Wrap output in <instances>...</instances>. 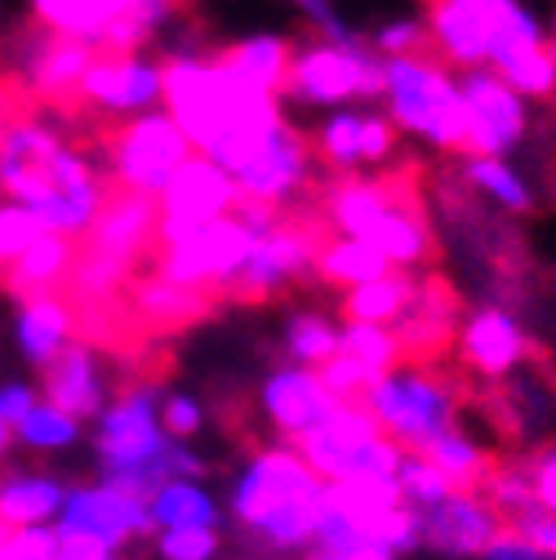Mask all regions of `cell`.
<instances>
[{
  "instance_id": "cell-14",
  "label": "cell",
  "mask_w": 556,
  "mask_h": 560,
  "mask_svg": "<svg viewBox=\"0 0 556 560\" xmlns=\"http://www.w3.org/2000/svg\"><path fill=\"white\" fill-rule=\"evenodd\" d=\"M219 307H223L219 299L174 285V280H165L157 267H143V271L129 280V290H125L129 329L138 334V342H148V347H152L157 334L192 329V325H200L205 316H215Z\"/></svg>"
},
{
  "instance_id": "cell-4",
  "label": "cell",
  "mask_w": 556,
  "mask_h": 560,
  "mask_svg": "<svg viewBox=\"0 0 556 560\" xmlns=\"http://www.w3.org/2000/svg\"><path fill=\"white\" fill-rule=\"evenodd\" d=\"M383 98L396 129L432 138L441 152L472 156V125L463 94L450 77L441 54L424 58H383Z\"/></svg>"
},
{
  "instance_id": "cell-12",
  "label": "cell",
  "mask_w": 556,
  "mask_h": 560,
  "mask_svg": "<svg viewBox=\"0 0 556 560\" xmlns=\"http://www.w3.org/2000/svg\"><path fill=\"white\" fill-rule=\"evenodd\" d=\"M90 249L112 254L120 262H129L134 271H143L157 262L161 249V196L148 191H129V187H107L99 214L90 223V232L81 236Z\"/></svg>"
},
{
  "instance_id": "cell-16",
  "label": "cell",
  "mask_w": 556,
  "mask_h": 560,
  "mask_svg": "<svg viewBox=\"0 0 556 560\" xmlns=\"http://www.w3.org/2000/svg\"><path fill=\"white\" fill-rule=\"evenodd\" d=\"M40 396L45 405L62 409L67 418H77V423H85V418H94L112 405V374L103 365V352L81 338H72L62 347V352L40 370Z\"/></svg>"
},
{
  "instance_id": "cell-18",
  "label": "cell",
  "mask_w": 556,
  "mask_h": 560,
  "mask_svg": "<svg viewBox=\"0 0 556 560\" xmlns=\"http://www.w3.org/2000/svg\"><path fill=\"white\" fill-rule=\"evenodd\" d=\"M258 405L267 413L271 432H281V445H299L338 409V400L312 370H271L258 387Z\"/></svg>"
},
{
  "instance_id": "cell-13",
  "label": "cell",
  "mask_w": 556,
  "mask_h": 560,
  "mask_svg": "<svg viewBox=\"0 0 556 560\" xmlns=\"http://www.w3.org/2000/svg\"><path fill=\"white\" fill-rule=\"evenodd\" d=\"M236 196L241 191H236L228 170H219L205 156H192L174 174V183L161 191V245H174V241H183L200 228L228 219Z\"/></svg>"
},
{
  "instance_id": "cell-38",
  "label": "cell",
  "mask_w": 556,
  "mask_h": 560,
  "mask_svg": "<svg viewBox=\"0 0 556 560\" xmlns=\"http://www.w3.org/2000/svg\"><path fill=\"white\" fill-rule=\"evenodd\" d=\"M294 5L308 14V23H312V27L321 32V40H329L334 49H361V45H366L357 27H347V23L338 19L334 0H294Z\"/></svg>"
},
{
  "instance_id": "cell-31",
  "label": "cell",
  "mask_w": 556,
  "mask_h": 560,
  "mask_svg": "<svg viewBox=\"0 0 556 560\" xmlns=\"http://www.w3.org/2000/svg\"><path fill=\"white\" fill-rule=\"evenodd\" d=\"M338 357L357 361L366 374L383 378L401 365V342L392 329H379V325H343L338 334Z\"/></svg>"
},
{
  "instance_id": "cell-2",
  "label": "cell",
  "mask_w": 556,
  "mask_h": 560,
  "mask_svg": "<svg viewBox=\"0 0 556 560\" xmlns=\"http://www.w3.org/2000/svg\"><path fill=\"white\" fill-rule=\"evenodd\" d=\"M325 480L303 463L294 445L258 450L232 485V516L254 547L271 556H303L316 538V512Z\"/></svg>"
},
{
  "instance_id": "cell-19",
  "label": "cell",
  "mask_w": 556,
  "mask_h": 560,
  "mask_svg": "<svg viewBox=\"0 0 556 560\" xmlns=\"http://www.w3.org/2000/svg\"><path fill=\"white\" fill-rule=\"evenodd\" d=\"M419 529H424V542L432 551L467 560V556H480L495 538H503L508 521L480 494H450L432 512H419Z\"/></svg>"
},
{
  "instance_id": "cell-5",
  "label": "cell",
  "mask_w": 556,
  "mask_h": 560,
  "mask_svg": "<svg viewBox=\"0 0 556 560\" xmlns=\"http://www.w3.org/2000/svg\"><path fill=\"white\" fill-rule=\"evenodd\" d=\"M90 148L116 187L148 196H161L174 183V174L192 161V143L170 120V112H143L134 120L94 125Z\"/></svg>"
},
{
  "instance_id": "cell-32",
  "label": "cell",
  "mask_w": 556,
  "mask_h": 560,
  "mask_svg": "<svg viewBox=\"0 0 556 560\" xmlns=\"http://www.w3.org/2000/svg\"><path fill=\"white\" fill-rule=\"evenodd\" d=\"M316 161L325 174H357L361 165V112H334L316 133Z\"/></svg>"
},
{
  "instance_id": "cell-11",
  "label": "cell",
  "mask_w": 556,
  "mask_h": 560,
  "mask_svg": "<svg viewBox=\"0 0 556 560\" xmlns=\"http://www.w3.org/2000/svg\"><path fill=\"white\" fill-rule=\"evenodd\" d=\"M54 534L90 538L107 551H120L125 542L148 538L157 529H152L148 503H138V499L120 494V489L94 480V485H67V499H62V512L54 521Z\"/></svg>"
},
{
  "instance_id": "cell-7",
  "label": "cell",
  "mask_w": 556,
  "mask_h": 560,
  "mask_svg": "<svg viewBox=\"0 0 556 560\" xmlns=\"http://www.w3.org/2000/svg\"><path fill=\"white\" fill-rule=\"evenodd\" d=\"M303 463L325 480V485H347V480H396L401 467V445L383 436V428L370 418L366 405H338L316 432H308L299 445Z\"/></svg>"
},
{
  "instance_id": "cell-41",
  "label": "cell",
  "mask_w": 556,
  "mask_h": 560,
  "mask_svg": "<svg viewBox=\"0 0 556 560\" xmlns=\"http://www.w3.org/2000/svg\"><path fill=\"white\" fill-rule=\"evenodd\" d=\"M36 405H40V392L32 383H0V418H5L10 428H19Z\"/></svg>"
},
{
  "instance_id": "cell-29",
  "label": "cell",
  "mask_w": 556,
  "mask_h": 560,
  "mask_svg": "<svg viewBox=\"0 0 556 560\" xmlns=\"http://www.w3.org/2000/svg\"><path fill=\"white\" fill-rule=\"evenodd\" d=\"M338 325L325 312H294L286 320V352L294 361V370H325L338 357Z\"/></svg>"
},
{
  "instance_id": "cell-37",
  "label": "cell",
  "mask_w": 556,
  "mask_h": 560,
  "mask_svg": "<svg viewBox=\"0 0 556 560\" xmlns=\"http://www.w3.org/2000/svg\"><path fill=\"white\" fill-rule=\"evenodd\" d=\"M200 428H205V409H200V400L196 396H187V392H170L165 400H161V432L170 436V441H192V436H200Z\"/></svg>"
},
{
  "instance_id": "cell-48",
  "label": "cell",
  "mask_w": 556,
  "mask_h": 560,
  "mask_svg": "<svg viewBox=\"0 0 556 560\" xmlns=\"http://www.w3.org/2000/svg\"><path fill=\"white\" fill-rule=\"evenodd\" d=\"M0 538H5V529H0Z\"/></svg>"
},
{
  "instance_id": "cell-44",
  "label": "cell",
  "mask_w": 556,
  "mask_h": 560,
  "mask_svg": "<svg viewBox=\"0 0 556 560\" xmlns=\"http://www.w3.org/2000/svg\"><path fill=\"white\" fill-rule=\"evenodd\" d=\"M10 445H14V428L5 423V418H0V458L10 454Z\"/></svg>"
},
{
  "instance_id": "cell-45",
  "label": "cell",
  "mask_w": 556,
  "mask_h": 560,
  "mask_svg": "<svg viewBox=\"0 0 556 560\" xmlns=\"http://www.w3.org/2000/svg\"><path fill=\"white\" fill-rule=\"evenodd\" d=\"M0 14H5V0H0Z\"/></svg>"
},
{
  "instance_id": "cell-40",
  "label": "cell",
  "mask_w": 556,
  "mask_h": 560,
  "mask_svg": "<svg viewBox=\"0 0 556 560\" xmlns=\"http://www.w3.org/2000/svg\"><path fill=\"white\" fill-rule=\"evenodd\" d=\"M525 463H530V480H534V503H538V512L556 516V441L530 450Z\"/></svg>"
},
{
  "instance_id": "cell-30",
  "label": "cell",
  "mask_w": 556,
  "mask_h": 560,
  "mask_svg": "<svg viewBox=\"0 0 556 560\" xmlns=\"http://www.w3.org/2000/svg\"><path fill=\"white\" fill-rule=\"evenodd\" d=\"M459 178L472 187V191H485V196H495L503 209H512V214H534V196L530 187L521 183V174L495 156H467Z\"/></svg>"
},
{
  "instance_id": "cell-25",
  "label": "cell",
  "mask_w": 556,
  "mask_h": 560,
  "mask_svg": "<svg viewBox=\"0 0 556 560\" xmlns=\"http://www.w3.org/2000/svg\"><path fill=\"white\" fill-rule=\"evenodd\" d=\"M152 529H223V508L200 480H165L148 499Z\"/></svg>"
},
{
  "instance_id": "cell-10",
  "label": "cell",
  "mask_w": 556,
  "mask_h": 560,
  "mask_svg": "<svg viewBox=\"0 0 556 560\" xmlns=\"http://www.w3.org/2000/svg\"><path fill=\"white\" fill-rule=\"evenodd\" d=\"M161 98V62L143 54H99L77 94V112L67 125L85 120H134ZM90 129V125H85Z\"/></svg>"
},
{
  "instance_id": "cell-43",
  "label": "cell",
  "mask_w": 556,
  "mask_h": 560,
  "mask_svg": "<svg viewBox=\"0 0 556 560\" xmlns=\"http://www.w3.org/2000/svg\"><path fill=\"white\" fill-rule=\"evenodd\" d=\"M54 560H120V556L99 547V542H90V538H62L58 534V556Z\"/></svg>"
},
{
  "instance_id": "cell-20",
  "label": "cell",
  "mask_w": 556,
  "mask_h": 560,
  "mask_svg": "<svg viewBox=\"0 0 556 560\" xmlns=\"http://www.w3.org/2000/svg\"><path fill=\"white\" fill-rule=\"evenodd\" d=\"M490 67L495 77L517 90V94H530V98H552L556 94V58H552V45L543 40L538 23L521 10L490 45Z\"/></svg>"
},
{
  "instance_id": "cell-23",
  "label": "cell",
  "mask_w": 556,
  "mask_h": 560,
  "mask_svg": "<svg viewBox=\"0 0 556 560\" xmlns=\"http://www.w3.org/2000/svg\"><path fill=\"white\" fill-rule=\"evenodd\" d=\"M414 285H419V276L405 271V267H392L383 280H370V285H357L338 299V316L347 325H396L409 303H414Z\"/></svg>"
},
{
  "instance_id": "cell-15",
  "label": "cell",
  "mask_w": 556,
  "mask_h": 560,
  "mask_svg": "<svg viewBox=\"0 0 556 560\" xmlns=\"http://www.w3.org/2000/svg\"><path fill=\"white\" fill-rule=\"evenodd\" d=\"M534 352L521 334L517 316L499 303L476 307L467 325H459V370L476 383H503L521 370V361Z\"/></svg>"
},
{
  "instance_id": "cell-26",
  "label": "cell",
  "mask_w": 556,
  "mask_h": 560,
  "mask_svg": "<svg viewBox=\"0 0 556 560\" xmlns=\"http://www.w3.org/2000/svg\"><path fill=\"white\" fill-rule=\"evenodd\" d=\"M219 58L232 67L241 81H250L254 90L281 98L290 62H294V45L286 36H250V40H236V45L219 49Z\"/></svg>"
},
{
  "instance_id": "cell-27",
  "label": "cell",
  "mask_w": 556,
  "mask_h": 560,
  "mask_svg": "<svg viewBox=\"0 0 556 560\" xmlns=\"http://www.w3.org/2000/svg\"><path fill=\"white\" fill-rule=\"evenodd\" d=\"M445 480H450V489L454 494H476V489L485 485V476L495 471V454L490 450H480L472 436H463L459 428L454 432H445V436H437L428 450H419Z\"/></svg>"
},
{
  "instance_id": "cell-6",
  "label": "cell",
  "mask_w": 556,
  "mask_h": 560,
  "mask_svg": "<svg viewBox=\"0 0 556 560\" xmlns=\"http://www.w3.org/2000/svg\"><path fill=\"white\" fill-rule=\"evenodd\" d=\"M183 0H32V19L99 54H138Z\"/></svg>"
},
{
  "instance_id": "cell-3",
  "label": "cell",
  "mask_w": 556,
  "mask_h": 560,
  "mask_svg": "<svg viewBox=\"0 0 556 560\" xmlns=\"http://www.w3.org/2000/svg\"><path fill=\"white\" fill-rule=\"evenodd\" d=\"M463 392H472V378L463 370L401 361L392 374H383L370 387L366 409L383 428L387 441H396L409 454H419L437 436L459 428V405L467 400Z\"/></svg>"
},
{
  "instance_id": "cell-24",
  "label": "cell",
  "mask_w": 556,
  "mask_h": 560,
  "mask_svg": "<svg viewBox=\"0 0 556 560\" xmlns=\"http://www.w3.org/2000/svg\"><path fill=\"white\" fill-rule=\"evenodd\" d=\"M14 338H19L23 361L36 365V370H45L62 352V347L77 338V325H72V312H67V303L54 294V299H36V303H23L19 307Z\"/></svg>"
},
{
  "instance_id": "cell-28",
  "label": "cell",
  "mask_w": 556,
  "mask_h": 560,
  "mask_svg": "<svg viewBox=\"0 0 556 560\" xmlns=\"http://www.w3.org/2000/svg\"><path fill=\"white\" fill-rule=\"evenodd\" d=\"M387 271H392V262L383 254H374L361 241H347V236H334L316 254V267H312V276L321 280V285H338V290L370 285V280H383Z\"/></svg>"
},
{
  "instance_id": "cell-17",
  "label": "cell",
  "mask_w": 556,
  "mask_h": 560,
  "mask_svg": "<svg viewBox=\"0 0 556 560\" xmlns=\"http://www.w3.org/2000/svg\"><path fill=\"white\" fill-rule=\"evenodd\" d=\"M463 107H467V125H472V156H503L525 138V107L517 98V90H508L495 72L472 67L463 72Z\"/></svg>"
},
{
  "instance_id": "cell-42",
  "label": "cell",
  "mask_w": 556,
  "mask_h": 560,
  "mask_svg": "<svg viewBox=\"0 0 556 560\" xmlns=\"http://www.w3.org/2000/svg\"><path fill=\"white\" fill-rule=\"evenodd\" d=\"M480 560H552V556H547V551H538L534 542H525L521 534H512V529H508L503 538H495L490 547L480 551Z\"/></svg>"
},
{
  "instance_id": "cell-46",
  "label": "cell",
  "mask_w": 556,
  "mask_h": 560,
  "mask_svg": "<svg viewBox=\"0 0 556 560\" xmlns=\"http://www.w3.org/2000/svg\"><path fill=\"white\" fill-rule=\"evenodd\" d=\"M552 58H556V40H552Z\"/></svg>"
},
{
  "instance_id": "cell-33",
  "label": "cell",
  "mask_w": 556,
  "mask_h": 560,
  "mask_svg": "<svg viewBox=\"0 0 556 560\" xmlns=\"http://www.w3.org/2000/svg\"><path fill=\"white\" fill-rule=\"evenodd\" d=\"M396 489H401V503L414 508V512H432L437 503H445L454 489L450 480L424 458V454H401V467H396Z\"/></svg>"
},
{
  "instance_id": "cell-9",
  "label": "cell",
  "mask_w": 556,
  "mask_h": 560,
  "mask_svg": "<svg viewBox=\"0 0 556 560\" xmlns=\"http://www.w3.org/2000/svg\"><path fill=\"white\" fill-rule=\"evenodd\" d=\"M258 236H250L236 219H219L210 228H200L174 245H161L157 249V271L165 280H174V285L183 290H196V294H210L223 303V290H228V280L245 267L250 249H254Z\"/></svg>"
},
{
  "instance_id": "cell-21",
  "label": "cell",
  "mask_w": 556,
  "mask_h": 560,
  "mask_svg": "<svg viewBox=\"0 0 556 560\" xmlns=\"http://www.w3.org/2000/svg\"><path fill=\"white\" fill-rule=\"evenodd\" d=\"M72 258H77V241L72 236H58V232H45L23 258H14L0 276V290L10 299L23 303H36V299H54L62 290L67 271H72Z\"/></svg>"
},
{
  "instance_id": "cell-1",
  "label": "cell",
  "mask_w": 556,
  "mask_h": 560,
  "mask_svg": "<svg viewBox=\"0 0 556 560\" xmlns=\"http://www.w3.org/2000/svg\"><path fill=\"white\" fill-rule=\"evenodd\" d=\"M161 98L170 120L187 133L192 152L215 161L232 178L258 156V148L281 125L276 94L241 81L219 54H165L161 58Z\"/></svg>"
},
{
  "instance_id": "cell-47",
  "label": "cell",
  "mask_w": 556,
  "mask_h": 560,
  "mask_svg": "<svg viewBox=\"0 0 556 560\" xmlns=\"http://www.w3.org/2000/svg\"><path fill=\"white\" fill-rule=\"evenodd\" d=\"M0 276H5V267H0Z\"/></svg>"
},
{
  "instance_id": "cell-34",
  "label": "cell",
  "mask_w": 556,
  "mask_h": 560,
  "mask_svg": "<svg viewBox=\"0 0 556 560\" xmlns=\"http://www.w3.org/2000/svg\"><path fill=\"white\" fill-rule=\"evenodd\" d=\"M14 436L27 445V450H40V454H58V450H72L77 441H81V423L77 418H67L62 409H54V405H36L23 423L14 428Z\"/></svg>"
},
{
  "instance_id": "cell-36",
  "label": "cell",
  "mask_w": 556,
  "mask_h": 560,
  "mask_svg": "<svg viewBox=\"0 0 556 560\" xmlns=\"http://www.w3.org/2000/svg\"><path fill=\"white\" fill-rule=\"evenodd\" d=\"M219 547H223L219 529H165V534H157L161 560H215Z\"/></svg>"
},
{
  "instance_id": "cell-39",
  "label": "cell",
  "mask_w": 556,
  "mask_h": 560,
  "mask_svg": "<svg viewBox=\"0 0 556 560\" xmlns=\"http://www.w3.org/2000/svg\"><path fill=\"white\" fill-rule=\"evenodd\" d=\"M401 148L396 125L383 112H361V165H379Z\"/></svg>"
},
{
  "instance_id": "cell-22",
  "label": "cell",
  "mask_w": 556,
  "mask_h": 560,
  "mask_svg": "<svg viewBox=\"0 0 556 560\" xmlns=\"http://www.w3.org/2000/svg\"><path fill=\"white\" fill-rule=\"evenodd\" d=\"M67 499V485L58 476L40 471H10L0 480V529L19 534V529H45L58 521Z\"/></svg>"
},
{
  "instance_id": "cell-8",
  "label": "cell",
  "mask_w": 556,
  "mask_h": 560,
  "mask_svg": "<svg viewBox=\"0 0 556 560\" xmlns=\"http://www.w3.org/2000/svg\"><path fill=\"white\" fill-rule=\"evenodd\" d=\"M286 94L299 103L316 107H338V103H374L383 98V58L361 45V49H334V45H308L294 54Z\"/></svg>"
},
{
  "instance_id": "cell-35",
  "label": "cell",
  "mask_w": 556,
  "mask_h": 560,
  "mask_svg": "<svg viewBox=\"0 0 556 560\" xmlns=\"http://www.w3.org/2000/svg\"><path fill=\"white\" fill-rule=\"evenodd\" d=\"M40 236H45V228H40V219L32 214V209H23L14 200L0 205V267L23 258Z\"/></svg>"
}]
</instances>
